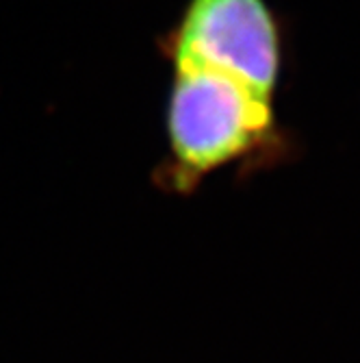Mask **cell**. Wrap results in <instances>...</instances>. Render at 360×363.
<instances>
[{"mask_svg":"<svg viewBox=\"0 0 360 363\" xmlns=\"http://www.w3.org/2000/svg\"><path fill=\"white\" fill-rule=\"evenodd\" d=\"M276 101L217 72L174 68L161 185L189 194L223 168L250 174L291 159L298 142L280 122Z\"/></svg>","mask_w":360,"mask_h":363,"instance_id":"cell-1","label":"cell"},{"mask_svg":"<svg viewBox=\"0 0 360 363\" xmlns=\"http://www.w3.org/2000/svg\"><path fill=\"white\" fill-rule=\"evenodd\" d=\"M172 68H200L278 98L284 33L267 0H189L161 42Z\"/></svg>","mask_w":360,"mask_h":363,"instance_id":"cell-2","label":"cell"}]
</instances>
